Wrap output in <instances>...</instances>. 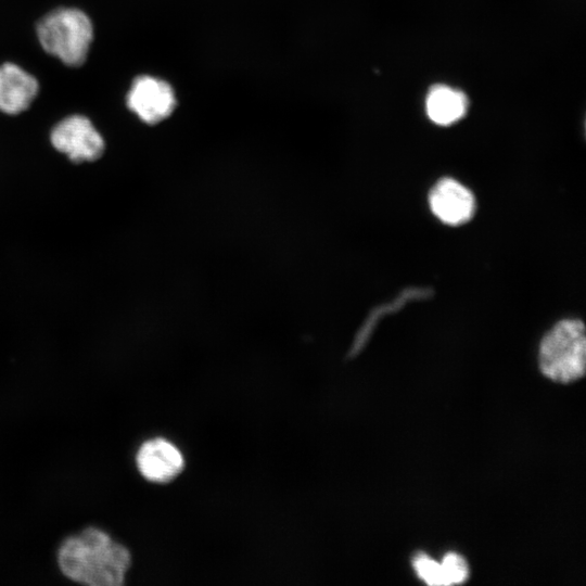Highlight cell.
<instances>
[{
	"label": "cell",
	"instance_id": "1",
	"mask_svg": "<svg viewBox=\"0 0 586 586\" xmlns=\"http://www.w3.org/2000/svg\"><path fill=\"white\" fill-rule=\"evenodd\" d=\"M58 559L65 576L92 586L122 585L131 562L125 546L95 527L67 538L59 549Z\"/></svg>",
	"mask_w": 586,
	"mask_h": 586
},
{
	"label": "cell",
	"instance_id": "2",
	"mask_svg": "<svg viewBox=\"0 0 586 586\" xmlns=\"http://www.w3.org/2000/svg\"><path fill=\"white\" fill-rule=\"evenodd\" d=\"M538 365L542 373L558 383L583 378L586 368L585 327L578 319L557 322L543 337Z\"/></svg>",
	"mask_w": 586,
	"mask_h": 586
},
{
	"label": "cell",
	"instance_id": "3",
	"mask_svg": "<svg viewBox=\"0 0 586 586\" xmlns=\"http://www.w3.org/2000/svg\"><path fill=\"white\" fill-rule=\"evenodd\" d=\"M37 35L46 52L68 66H80L88 56L93 27L82 11L60 8L39 21Z\"/></svg>",
	"mask_w": 586,
	"mask_h": 586
},
{
	"label": "cell",
	"instance_id": "4",
	"mask_svg": "<svg viewBox=\"0 0 586 586\" xmlns=\"http://www.w3.org/2000/svg\"><path fill=\"white\" fill-rule=\"evenodd\" d=\"M51 143L75 163L100 158L105 143L92 123L82 115H72L58 123L51 131Z\"/></svg>",
	"mask_w": 586,
	"mask_h": 586
},
{
	"label": "cell",
	"instance_id": "5",
	"mask_svg": "<svg viewBox=\"0 0 586 586\" xmlns=\"http://www.w3.org/2000/svg\"><path fill=\"white\" fill-rule=\"evenodd\" d=\"M126 101L129 110L150 125L167 118L176 106V97L170 85L148 75L133 80Z\"/></svg>",
	"mask_w": 586,
	"mask_h": 586
},
{
	"label": "cell",
	"instance_id": "6",
	"mask_svg": "<svg viewBox=\"0 0 586 586\" xmlns=\"http://www.w3.org/2000/svg\"><path fill=\"white\" fill-rule=\"evenodd\" d=\"M432 213L444 224L458 226L469 221L475 211L473 193L451 178L438 180L430 191Z\"/></svg>",
	"mask_w": 586,
	"mask_h": 586
},
{
	"label": "cell",
	"instance_id": "7",
	"mask_svg": "<svg viewBox=\"0 0 586 586\" xmlns=\"http://www.w3.org/2000/svg\"><path fill=\"white\" fill-rule=\"evenodd\" d=\"M136 462L141 475L154 483L170 482L184 467L179 448L162 437L144 442L137 453Z\"/></svg>",
	"mask_w": 586,
	"mask_h": 586
},
{
	"label": "cell",
	"instance_id": "8",
	"mask_svg": "<svg viewBox=\"0 0 586 586\" xmlns=\"http://www.w3.org/2000/svg\"><path fill=\"white\" fill-rule=\"evenodd\" d=\"M39 90L37 79L14 63L0 65V111L18 114L25 111Z\"/></svg>",
	"mask_w": 586,
	"mask_h": 586
},
{
	"label": "cell",
	"instance_id": "9",
	"mask_svg": "<svg viewBox=\"0 0 586 586\" xmlns=\"http://www.w3.org/2000/svg\"><path fill=\"white\" fill-rule=\"evenodd\" d=\"M425 109L433 123L447 126L466 114L468 100L459 90L445 85H434L426 95Z\"/></svg>",
	"mask_w": 586,
	"mask_h": 586
},
{
	"label": "cell",
	"instance_id": "10",
	"mask_svg": "<svg viewBox=\"0 0 586 586\" xmlns=\"http://www.w3.org/2000/svg\"><path fill=\"white\" fill-rule=\"evenodd\" d=\"M444 585L462 584L469 577V566L466 559L456 552H447L440 562Z\"/></svg>",
	"mask_w": 586,
	"mask_h": 586
},
{
	"label": "cell",
	"instance_id": "11",
	"mask_svg": "<svg viewBox=\"0 0 586 586\" xmlns=\"http://www.w3.org/2000/svg\"><path fill=\"white\" fill-rule=\"evenodd\" d=\"M412 565L417 575L428 585H444L440 562L423 552H418L412 558Z\"/></svg>",
	"mask_w": 586,
	"mask_h": 586
}]
</instances>
